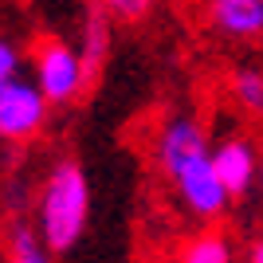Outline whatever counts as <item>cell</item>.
Returning a JSON list of instances; mask_svg holds the SVG:
<instances>
[{"instance_id": "6da1fadb", "label": "cell", "mask_w": 263, "mask_h": 263, "mask_svg": "<svg viewBox=\"0 0 263 263\" xmlns=\"http://www.w3.org/2000/svg\"><path fill=\"white\" fill-rule=\"evenodd\" d=\"M154 165L165 177L177 209L197 224H216L232 209V193L220 185L216 161H212V138L197 114L173 110L157 122Z\"/></svg>"}, {"instance_id": "7a4b0ae2", "label": "cell", "mask_w": 263, "mask_h": 263, "mask_svg": "<svg viewBox=\"0 0 263 263\" xmlns=\"http://www.w3.org/2000/svg\"><path fill=\"white\" fill-rule=\"evenodd\" d=\"M32 224L47 255H67L90 224V181L75 157H59L40 181Z\"/></svg>"}, {"instance_id": "3957f363", "label": "cell", "mask_w": 263, "mask_h": 263, "mask_svg": "<svg viewBox=\"0 0 263 263\" xmlns=\"http://www.w3.org/2000/svg\"><path fill=\"white\" fill-rule=\"evenodd\" d=\"M32 79H35V87L44 90V99L51 102V106H75L90 90L83 55H79L75 40H67V35H44V40H35Z\"/></svg>"}, {"instance_id": "277c9868", "label": "cell", "mask_w": 263, "mask_h": 263, "mask_svg": "<svg viewBox=\"0 0 263 263\" xmlns=\"http://www.w3.org/2000/svg\"><path fill=\"white\" fill-rule=\"evenodd\" d=\"M47 122H51V102L35 87V79L20 75L0 90V142L4 145H24L40 138Z\"/></svg>"}, {"instance_id": "5b68a950", "label": "cell", "mask_w": 263, "mask_h": 263, "mask_svg": "<svg viewBox=\"0 0 263 263\" xmlns=\"http://www.w3.org/2000/svg\"><path fill=\"white\" fill-rule=\"evenodd\" d=\"M200 20L220 44L252 47L263 40V0H200Z\"/></svg>"}, {"instance_id": "8992f818", "label": "cell", "mask_w": 263, "mask_h": 263, "mask_svg": "<svg viewBox=\"0 0 263 263\" xmlns=\"http://www.w3.org/2000/svg\"><path fill=\"white\" fill-rule=\"evenodd\" d=\"M212 161H216V173H220V185L236 197H248L255 189V165H259V145L243 134H228L212 142Z\"/></svg>"}, {"instance_id": "52a82bcc", "label": "cell", "mask_w": 263, "mask_h": 263, "mask_svg": "<svg viewBox=\"0 0 263 263\" xmlns=\"http://www.w3.org/2000/svg\"><path fill=\"white\" fill-rule=\"evenodd\" d=\"M75 47H79V55H83V67H87L90 87H95L99 75H102V67H106V59H110V51H114V20H110L95 0H90L87 12H83Z\"/></svg>"}, {"instance_id": "ba28073f", "label": "cell", "mask_w": 263, "mask_h": 263, "mask_svg": "<svg viewBox=\"0 0 263 263\" xmlns=\"http://www.w3.org/2000/svg\"><path fill=\"white\" fill-rule=\"evenodd\" d=\"M173 263H236V240L228 232L204 224V232L189 236L181 248H177Z\"/></svg>"}, {"instance_id": "9c48e42d", "label": "cell", "mask_w": 263, "mask_h": 263, "mask_svg": "<svg viewBox=\"0 0 263 263\" xmlns=\"http://www.w3.org/2000/svg\"><path fill=\"white\" fill-rule=\"evenodd\" d=\"M228 99L240 114L263 118V67H255V63L232 67L228 71Z\"/></svg>"}, {"instance_id": "30bf717a", "label": "cell", "mask_w": 263, "mask_h": 263, "mask_svg": "<svg viewBox=\"0 0 263 263\" xmlns=\"http://www.w3.org/2000/svg\"><path fill=\"white\" fill-rule=\"evenodd\" d=\"M4 243H8L12 255H32V252H47L44 240H40V232L28 216H12L8 220V232H4Z\"/></svg>"}, {"instance_id": "8fae6325", "label": "cell", "mask_w": 263, "mask_h": 263, "mask_svg": "<svg viewBox=\"0 0 263 263\" xmlns=\"http://www.w3.org/2000/svg\"><path fill=\"white\" fill-rule=\"evenodd\" d=\"M114 24H145L154 16L157 0H95Z\"/></svg>"}, {"instance_id": "7c38bea8", "label": "cell", "mask_w": 263, "mask_h": 263, "mask_svg": "<svg viewBox=\"0 0 263 263\" xmlns=\"http://www.w3.org/2000/svg\"><path fill=\"white\" fill-rule=\"evenodd\" d=\"M20 71H24V47L12 35L0 32V90L8 87L12 79H20Z\"/></svg>"}, {"instance_id": "4fadbf2b", "label": "cell", "mask_w": 263, "mask_h": 263, "mask_svg": "<svg viewBox=\"0 0 263 263\" xmlns=\"http://www.w3.org/2000/svg\"><path fill=\"white\" fill-rule=\"evenodd\" d=\"M243 263H263V236H255V240L243 248Z\"/></svg>"}, {"instance_id": "5bb4252c", "label": "cell", "mask_w": 263, "mask_h": 263, "mask_svg": "<svg viewBox=\"0 0 263 263\" xmlns=\"http://www.w3.org/2000/svg\"><path fill=\"white\" fill-rule=\"evenodd\" d=\"M8 263H51V255L47 252H32V255H12Z\"/></svg>"}, {"instance_id": "9a60e30c", "label": "cell", "mask_w": 263, "mask_h": 263, "mask_svg": "<svg viewBox=\"0 0 263 263\" xmlns=\"http://www.w3.org/2000/svg\"><path fill=\"white\" fill-rule=\"evenodd\" d=\"M255 193L263 197V154H259V165H255Z\"/></svg>"}]
</instances>
